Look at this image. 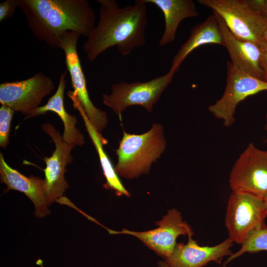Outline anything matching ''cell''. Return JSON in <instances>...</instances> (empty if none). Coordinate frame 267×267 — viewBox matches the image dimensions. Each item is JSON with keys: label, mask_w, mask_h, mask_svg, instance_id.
I'll return each mask as SVG.
<instances>
[{"label": "cell", "mask_w": 267, "mask_h": 267, "mask_svg": "<svg viewBox=\"0 0 267 267\" xmlns=\"http://www.w3.org/2000/svg\"><path fill=\"white\" fill-rule=\"evenodd\" d=\"M67 95L72 101L73 106L82 116L86 130L97 152L103 174L106 178L105 187L115 191L118 195L130 197V194L125 188L117 174L109 157L103 149V145L107 143L106 140L93 126L87 116L86 112L78 98L71 91L67 92Z\"/></svg>", "instance_id": "ac0fdd59"}, {"label": "cell", "mask_w": 267, "mask_h": 267, "mask_svg": "<svg viewBox=\"0 0 267 267\" xmlns=\"http://www.w3.org/2000/svg\"><path fill=\"white\" fill-rule=\"evenodd\" d=\"M158 265L159 267H169L165 261H160L158 262ZM222 267H224L222 266Z\"/></svg>", "instance_id": "d4e9b609"}, {"label": "cell", "mask_w": 267, "mask_h": 267, "mask_svg": "<svg viewBox=\"0 0 267 267\" xmlns=\"http://www.w3.org/2000/svg\"><path fill=\"white\" fill-rule=\"evenodd\" d=\"M14 111L1 105L0 108V146L5 149L8 143L11 122Z\"/></svg>", "instance_id": "44dd1931"}, {"label": "cell", "mask_w": 267, "mask_h": 267, "mask_svg": "<svg viewBox=\"0 0 267 267\" xmlns=\"http://www.w3.org/2000/svg\"><path fill=\"white\" fill-rule=\"evenodd\" d=\"M229 184L233 191L264 199L267 195V150L250 143L235 162L229 174Z\"/></svg>", "instance_id": "ba28073f"}, {"label": "cell", "mask_w": 267, "mask_h": 267, "mask_svg": "<svg viewBox=\"0 0 267 267\" xmlns=\"http://www.w3.org/2000/svg\"><path fill=\"white\" fill-rule=\"evenodd\" d=\"M41 128L52 138L55 146L51 156L43 159L46 164L44 169L45 196L49 206L62 197L69 187L65 174L67 164L73 161L71 152L75 146L65 142L59 131L51 124H43Z\"/></svg>", "instance_id": "7c38bea8"}, {"label": "cell", "mask_w": 267, "mask_h": 267, "mask_svg": "<svg viewBox=\"0 0 267 267\" xmlns=\"http://www.w3.org/2000/svg\"><path fill=\"white\" fill-rule=\"evenodd\" d=\"M208 44L224 46L222 33L213 13L190 30L189 38L173 57L170 70L178 72L183 60L192 51Z\"/></svg>", "instance_id": "e0dca14e"}, {"label": "cell", "mask_w": 267, "mask_h": 267, "mask_svg": "<svg viewBox=\"0 0 267 267\" xmlns=\"http://www.w3.org/2000/svg\"><path fill=\"white\" fill-rule=\"evenodd\" d=\"M223 19L236 38L261 48L267 42V19L252 9L246 0H198Z\"/></svg>", "instance_id": "277c9868"}, {"label": "cell", "mask_w": 267, "mask_h": 267, "mask_svg": "<svg viewBox=\"0 0 267 267\" xmlns=\"http://www.w3.org/2000/svg\"><path fill=\"white\" fill-rule=\"evenodd\" d=\"M265 129L267 131V112L266 114V123L265 126ZM265 142L267 144V137L265 139Z\"/></svg>", "instance_id": "484cf974"}, {"label": "cell", "mask_w": 267, "mask_h": 267, "mask_svg": "<svg viewBox=\"0 0 267 267\" xmlns=\"http://www.w3.org/2000/svg\"><path fill=\"white\" fill-rule=\"evenodd\" d=\"M261 49V67L264 72V81L267 82V42Z\"/></svg>", "instance_id": "cb8c5ba5"}, {"label": "cell", "mask_w": 267, "mask_h": 267, "mask_svg": "<svg viewBox=\"0 0 267 267\" xmlns=\"http://www.w3.org/2000/svg\"><path fill=\"white\" fill-rule=\"evenodd\" d=\"M193 235H187V243H177L171 255L165 259L169 267H203L211 262L220 264L224 257L233 254V242L228 238L213 246H201Z\"/></svg>", "instance_id": "4fadbf2b"}, {"label": "cell", "mask_w": 267, "mask_h": 267, "mask_svg": "<svg viewBox=\"0 0 267 267\" xmlns=\"http://www.w3.org/2000/svg\"><path fill=\"white\" fill-rule=\"evenodd\" d=\"M18 7L34 37L52 47L59 48L68 32L87 38L96 25L95 11L87 0H18Z\"/></svg>", "instance_id": "7a4b0ae2"}, {"label": "cell", "mask_w": 267, "mask_h": 267, "mask_svg": "<svg viewBox=\"0 0 267 267\" xmlns=\"http://www.w3.org/2000/svg\"><path fill=\"white\" fill-rule=\"evenodd\" d=\"M246 1L252 9L267 19V0H246Z\"/></svg>", "instance_id": "603a6c76"}, {"label": "cell", "mask_w": 267, "mask_h": 267, "mask_svg": "<svg viewBox=\"0 0 267 267\" xmlns=\"http://www.w3.org/2000/svg\"><path fill=\"white\" fill-rule=\"evenodd\" d=\"M175 72L145 82L128 83L121 81L111 86L109 94H103V103L110 108L121 119L122 113L128 107L138 105L151 112L166 89L172 83Z\"/></svg>", "instance_id": "8992f818"}, {"label": "cell", "mask_w": 267, "mask_h": 267, "mask_svg": "<svg viewBox=\"0 0 267 267\" xmlns=\"http://www.w3.org/2000/svg\"><path fill=\"white\" fill-rule=\"evenodd\" d=\"M264 200L265 201V203L267 207V196L265 197V198L264 199Z\"/></svg>", "instance_id": "4316f807"}, {"label": "cell", "mask_w": 267, "mask_h": 267, "mask_svg": "<svg viewBox=\"0 0 267 267\" xmlns=\"http://www.w3.org/2000/svg\"><path fill=\"white\" fill-rule=\"evenodd\" d=\"M0 181L7 186L6 190H16L24 193L33 203L35 215L44 218L49 214L45 192L44 179L31 176L27 177L10 167L0 153Z\"/></svg>", "instance_id": "9a60e30c"}, {"label": "cell", "mask_w": 267, "mask_h": 267, "mask_svg": "<svg viewBox=\"0 0 267 267\" xmlns=\"http://www.w3.org/2000/svg\"><path fill=\"white\" fill-rule=\"evenodd\" d=\"M267 251V226L259 229L252 234L248 240L241 245L240 249L228 257L224 262L225 267L231 261L245 253H255L260 251Z\"/></svg>", "instance_id": "ffe728a7"}, {"label": "cell", "mask_w": 267, "mask_h": 267, "mask_svg": "<svg viewBox=\"0 0 267 267\" xmlns=\"http://www.w3.org/2000/svg\"><path fill=\"white\" fill-rule=\"evenodd\" d=\"M55 88L52 80L42 72L19 81L0 85V103L25 116L40 107Z\"/></svg>", "instance_id": "30bf717a"}, {"label": "cell", "mask_w": 267, "mask_h": 267, "mask_svg": "<svg viewBox=\"0 0 267 267\" xmlns=\"http://www.w3.org/2000/svg\"><path fill=\"white\" fill-rule=\"evenodd\" d=\"M67 70L60 74L57 89L47 103L36 108L25 119L44 115L48 111L55 113L61 119L64 125V132L62 135L63 140L74 146H82L85 143L83 134L76 127L77 119L75 116L69 114L64 106V93L66 86Z\"/></svg>", "instance_id": "2e32d148"}, {"label": "cell", "mask_w": 267, "mask_h": 267, "mask_svg": "<svg viewBox=\"0 0 267 267\" xmlns=\"http://www.w3.org/2000/svg\"><path fill=\"white\" fill-rule=\"evenodd\" d=\"M151 3L162 12L165 20V28L159 42V46L173 42L180 22L188 18L199 15L195 4L192 0H142Z\"/></svg>", "instance_id": "d6986e66"}, {"label": "cell", "mask_w": 267, "mask_h": 267, "mask_svg": "<svg viewBox=\"0 0 267 267\" xmlns=\"http://www.w3.org/2000/svg\"><path fill=\"white\" fill-rule=\"evenodd\" d=\"M81 35L68 32L62 37L59 48L65 54V64L69 72L72 93L79 100L93 126L100 133L106 127L108 117L105 112L96 107L91 101L87 88V81L77 51V43Z\"/></svg>", "instance_id": "9c48e42d"}, {"label": "cell", "mask_w": 267, "mask_h": 267, "mask_svg": "<svg viewBox=\"0 0 267 267\" xmlns=\"http://www.w3.org/2000/svg\"><path fill=\"white\" fill-rule=\"evenodd\" d=\"M18 7V0H6L0 3V21L12 16Z\"/></svg>", "instance_id": "7402d4cb"}, {"label": "cell", "mask_w": 267, "mask_h": 267, "mask_svg": "<svg viewBox=\"0 0 267 267\" xmlns=\"http://www.w3.org/2000/svg\"><path fill=\"white\" fill-rule=\"evenodd\" d=\"M219 24L224 46L229 55L231 62L243 72L264 81L261 67V47L257 44L240 40L230 32L222 18L213 11Z\"/></svg>", "instance_id": "5bb4252c"}, {"label": "cell", "mask_w": 267, "mask_h": 267, "mask_svg": "<svg viewBox=\"0 0 267 267\" xmlns=\"http://www.w3.org/2000/svg\"><path fill=\"white\" fill-rule=\"evenodd\" d=\"M166 141L163 127L154 123L141 134H130L123 130V136L116 150L118 161L115 170L118 176L127 179L148 174L153 163L165 150Z\"/></svg>", "instance_id": "3957f363"}, {"label": "cell", "mask_w": 267, "mask_h": 267, "mask_svg": "<svg viewBox=\"0 0 267 267\" xmlns=\"http://www.w3.org/2000/svg\"><path fill=\"white\" fill-rule=\"evenodd\" d=\"M226 86L222 97L208 107V110L225 127L235 122L238 104L247 97L267 90V82L256 78L239 69L231 61L226 63Z\"/></svg>", "instance_id": "52a82bcc"}, {"label": "cell", "mask_w": 267, "mask_h": 267, "mask_svg": "<svg viewBox=\"0 0 267 267\" xmlns=\"http://www.w3.org/2000/svg\"><path fill=\"white\" fill-rule=\"evenodd\" d=\"M158 227L145 231H134L123 229L121 231L108 229L110 234H124L134 236L148 248L165 259L172 254L177 238L181 235L193 234L181 213L176 209L169 210L162 219L156 222Z\"/></svg>", "instance_id": "8fae6325"}, {"label": "cell", "mask_w": 267, "mask_h": 267, "mask_svg": "<svg viewBox=\"0 0 267 267\" xmlns=\"http://www.w3.org/2000/svg\"><path fill=\"white\" fill-rule=\"evenodd\" d=\"M267 207L264 199L253 195L232 191L224 222L228 238L242 245L255 232L266 226Z\"/></svg>", "instance_id": "5b68a950"}, {"label": "cell", "mask_w": 267, "mask_h": 267, "mask_svg": "<svg viewBox=\"0 0 267 267\" xmlns=\"http://www.w3.org/2000/svg\"><path fill=\"white\" fill-rule=\"evenodd\" d=\"M99 19L83 44L90 62L109 48L116 46L123 56L146 44V3L137 0L134 4L120 7L115 0H97Z\"/></svg>", "instance_id": "6da1fadb"}]
</instances>
